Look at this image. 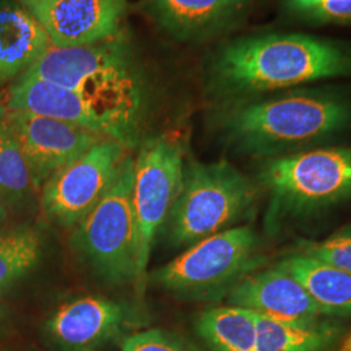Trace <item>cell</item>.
I'll list each match as a JSON object with an SVG mask.
<instances>
[{"instance_id":"1","label":"cell","mask_w":351,"mask_h":351,"mask_svg":"<svg viewBox=\"0 0 351 351\" xmlns=\"http://www.w3.org/2000/svg\"><path fill=\"white\" fill-rule=\"evenodd\" d=\"M213 86L226 97L246 98L324 78L351 75V50L304 34L236 39L216 53Z\"/></svg>"},{"instance_id":"2","label":"cell","mask_w":351,"mask_h":351,"mask_svg":"<svg viewBox=\"0 0 351 351\" xmlns=\"http://www.w3.org/2000/svg\"><path fill=\"white\" fill-rule=\"evenodd\" d=\"M351 125V101L337 93L300 90L243 103L223 123L228 142L264 159L307 150Z\"/></svg>"},{"instance_id":"3","label":"cell","mask_w":351,"mask_h":351,"mask_svg":"<svg viewBox=\"0 0 351 351\" xmlns=\"http://www.w3.org/2000/svg\"><path fill=\"white\" fill-rule=\"evenodd\" d=\"M23 75L73 90L142 120L146 86L130 40L121 32L88 46H52Z\"/></svg>"},{"instance_id":"4","label":"cell","mask_w":351,"mask_h":351,"mask_svg":"<svg viewBox=\"0 0 351 351\" xmlns=\"http://www.w3.org/2000/svg\"><path fill=\"white\" fill-rule=\"evenodd\" d=\"M258 182L268 194L265 230L351 199V147L307 149L264 159Z\"/></svg>"},{"instance_id":"5","label":"cell","mask_w":351,"mask_h":351,"mask_svg":"<svg viewBox=\"0 0 351 351\" xmlns=\"http://www.w3.org/2000/svg\"><path fill=\"white\" fill-rule=\"evenodd\" d=\"M256 199V184L229 162L190 160L165 224L168 241L173 247H190L237 226L252 211Z\"/></svg>"},{"instance_id":"6","label":"cell","mask_w":351,"mask_h":351,"mask_svg":"<svg viewBox=\"0 0 351 351\" xmlns=\"http://www.w3.org/2000/svg\"><path fill=\"white\" fill-rule=\"evenodd\" d=\"M259 249L251 226H233L191 245L154 271L152 281L180 301H220L263 263Z\"/></svg>"},{"instance_id":"7","label":"cell","mask_w":351,"mask_h":351,"mask_svg":"<svg viewBox=\"0 0 351 351\" xmlns=\"http://www.w3.org/2000/svg\"><path fill=\"white\" fill-rule=\"evenodd\" d=\"M133 182L134 158L128 155L101 201L72 229L71 243L81 261L111 287L138 281Z\"/></svg>"},{"instance_id":"8","label":"cell","mask_w":351,"mask_h":351,"mask_svg":"<svg viewBox=\"0 0 351 351\" xmlns=\"http://www.w3.org/2000/svg\"><path fill=\"white\" fill-rule=\"evenodd\" d=\"M184 172V147L171 136L146 139L134 158L133 207L137 229L138 281L146 274L156 233L160 226L167 224L175 206Z\"/></svg>"},{"instance_id":"9","label":"cell","mask_w":351,"mask_h":351,"mask_svg":"<svg viewBox=\"0 0 351 351\" xmlns=\"http://www.w3.org/2000/svg\"><path fill=\"white\" fill-rule=\"evenodd\" d=\"M0 104L10 110L36 113L81 126L104 138L114 139L128 149L136 143L142 121L73 90L24 75L13 81Z\"/></svg>"},{"instance_id":"10","label":"cell","mask_w":351,"mask_h":351,"mask_svg":"<svg viewBox=\"0 0 351 351\" xmlns=\"http://www.w3.org/2000/svg\"><path fill=\"white\" fill-rule=\"evenodd\" d=\"M126 146L106 138L42 186L40 208L53 224L73 229L112 185L128 154Z\"/></svg>"},{"instance_id":"11","label":"cell","mask_w":351,"mask_h":351,"mask_svg":"<svg viewBox=\"0 0 351 351\" xmlns=\"http://www.w3.org/2000/svg\"><path fill=\"white\" fill-rule=\"evenodd\" d=\"M0 107L25 158L37 193L56 172L106 139L62 120Z\"/></svg>"},{"instance_id":"12","label":"cell","mask_w":351,"mask_h":351,"mask_svg":"<svg viewBox=\"0 0 351 351\" xmlns=\"http://www.w3.org/2000/svg\"><path fill=\"white\" fill-rule=\"evenodd\" d=\"M59 49L88 46L116 36L128 0H29L23 3Z\"/></svg>"},{"instance_id":"13","label":"cell","mask_w":351,"mask_h":351,"mask_svg":"<svg viewBox=\"0 0 351 351\" xmlns=\"http://www.w3.org/2000/svg\"><path fill=\"white\" fill-rule=\"evenodd\" d=\"M129 323L130 314L120 302L88 295L62 304L45 329L58 351H97L119 337Z\"/></svg>"},{"instance_id":"14","label":"cell","mask_w":351,"mask_h":351,"mask_svg":"<svg viewBox=\"0 0 351 351\" xmlns=\"http://www.w3.org/2000/svg\"><path fill=\"white\" fill-rule=\"evenodd\" d=\"M226 301L281 322L304 323L324 317L306 289L277 264L242 280Z\"/></svg>"},{"instance_id":"15","label":"cell","mask_w":351,"mask_h":351,"mask_svg":"<svg viewBox=\"0 0 351 351\" xmlns=\"http://www.w3.org/2000/svg\"><path fill=\"white\" fill-rule=\"evenodd\" d=\"M51 47L49 34L24 5L0 0V88L24 75Z\"/></svg>"},{"instance_id":"16","label":"cell","mask_w":351,"mask_h":351,"mask_svg":"<svg viewBox=\"0 0 351 351\" xmlns=\"http://www.w3.org/2000/svg\"><path fill=\"white\" fill-rule=\"evenodd\" d=\"M155 21L172 37H204L233 19L247 0H149Z\"/></svg>"},{"instance_id":"17","label":"cell","mask_w":351,"mask_h":351,"mask_svg":"<svg viewBox=\"0 0 351 351\" xmlns=\"http://www.w3.org/2000/svg\"><path fill=\"white\" fill-rule=\"evenodd\" d=\"M277 265L306 289L324 316L351 315V272L319 262L303 252L293 254Z\"/></svg>"},{"instance_id":"18","label":"cell","mask_w":351,"mask_h":351,"mask_svg":"<svg viewBox=\"0 0 351 351\" xmlns=\"http://www.w3.org/2000/svg\"><path fill=\"white\" fill-rule=\"evenodd\" d=\"M255 314V351H329L339 341L341 326L329 319L290 323Z\"/></svg>"},{"instance_id":"19","label":"cell","mask_w":351,"mask_h":351,"mask_svg":"<svg viewBox=\"0 0 351 351\" xmlns=\"http://www.w3.org/2000/svg\"><path fill=\"white\" fill-rule=\"evenodd\" d=\"M195 330L210 351H255V314L236 306H215L197 316Z\"/></svg>"},{"instance_id":"20","label":"cell","mask_w":351,"mask_h":351,"mask_svg":"<svg viewBox=\"0 0 351 351\" xmlns=\"http://www.w3.org/2000/svg\"><path fill=\"white\" fill-rule=\"evenodd\" d=\"M43 249L45 237L38 226L20 224L0 230V298L36 271Z\"/></svg>"},{"instance_id":"21","label":"cell","mask_w":351,"mask_h":351,"mask_svg":"<svg viewBox=\"0 0 351 351\" xmlns=\"http://www.w3.org/2000/svg\"><path fill=\"white\" fill-rule=\"evenodd\" d=\"M37 194L29 167L0 107V198L8 208H24Z\"/></svg>"},{"instance_id":"22","label":"cell","mask_w":351,"mask_h":351,"mask_svg":"<svg viewBox=\"0 0 351 351\" xmlns=\"http://www.w3.org/2000/svg\"><path fill=\"white\" fill-rule=\"evenodd\" d=\"M291 14L317 24H351V0H287Z\"/></svg>"},{"instance_id":"23","label":"cell","mask_w":351,"mask_h":351,"mask_svg":"<svg viewBox=\"0 0 351 351\" xmlns=\"http://www.w3.org/2000/svg\"><path fill=\"white\" fill-rule=\"evenodd\" d=\"M302 252L319 262L351 272V228L342 229L324 241L307 243Z\"/></svg>"},{"instance_id":"24","label":"cell","mask_w":351,"mask_h":351,"mask_svg":"<svg viewBox=\"0 0 351 351\" xmlns=\"http://www.w3.org/2000/svg\"><path fill=\"white\" fill-rule=\"evenodd\" d=\"M121 351H191L175 335L162 329H147L129 336Z\"/></svg>"},{"instance_id":"25","label":"cell","mask_w":351,"mask_h":351,"mask_svg":"<svg viewBox=\"0 0 351 351\" xmlns=\"http://www.w3.org/2000/svg\"><path fill=\"white\" fill-rule=\"evenodd\" d=\"M11 323V310L7 304L0 301V336H3Z\"/></svg>"},{"instance_id":"26","label":"cell","mask_w":351,"mask_h":351,"mask_svg":"<svg viewBox=\"0 0 351 351\" xmlns=\"http://www.w3.org/2000/svg\"><path fill=\"white\" fill-rule=\"evenodd\" d=\"M8 206L3 202V199L0 198V230L3 229L4 224L7 223V219H8Z\"/></svg>"},{"instance_id":"27","label":"cell","mask_w":351,"mask_h":351,"mask_svg":"<svg viewBox=\"0 0 351 351\" xmlns=\"http://www.w3.org/2000/svg\"><path fill=\"white\" fill-rule=\"evenodd\" d=\"M341 351H351V332L349 333V336L343 341Z\"/></svg>"},{"instance_id":"28","label":"cell","mask_w":351,"mask_h":351,"mask_svg":"<svg viewBox=\"0 0 351 351\" xmlns=\"http://www.w3.org/2000/svg\"><path fill=\"white\" fill-rule=\"evenodd\" d=\"M16 1H19L20 4H23V3H25V1H29V0H16Z\"/></svg>"},{"instance_id":"29","label":"cell","mask_w":351,"mask_h":351,"mask_svg":"<svg viewBox=\"0 0 351 351\" xmlns=\"http://www.w3.org/2000/svg\"><path fill=\"white\" fill-rule=\"evenodd\" d=\"M0 351H4V350H0Z\"/></svg>"}]
</instances>
